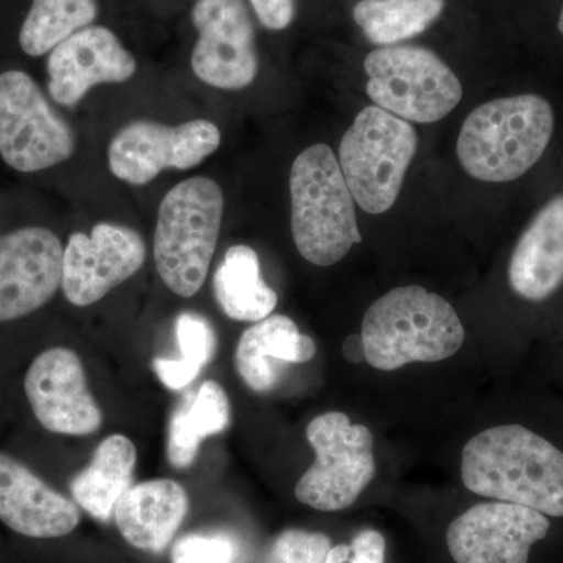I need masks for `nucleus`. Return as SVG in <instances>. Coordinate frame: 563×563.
Here are the masks:
<instances>
[{
  "label": "nucleus",
  "mask_w": 563,
  "mask_h": 563,
  "mask_svg": "<svg viewBox=\"0 0 563 563\" xmlns=\"http://www.w3.org/2000/svg\"><path fill=\"white\" fill-rule=\"evenodd\" d=\"M343 355L347 362L361 363L365 361V350L361 335H350L343 343Z\"/></svg>",
  "instance_id": "obj_31"
},
{
  "label": "nucleus",
  "mask_w": 563,
  "mask_h": 563,
  "mask_svg": "<svg viewBox=\"0 0 563 563\" xmlns=\"http://www.w3.org/2000/svg\"><path fill=\"white\" fill-rule=\"evenodd\" d=\"M136 448L129 437L110 435L96 450L92 461L70 483L74 503L96 520H110L118 501L132 487Z\"/></svg>",
  "instance_id": "obj_21"
},
{
  "label": "nucleus",
  "mask_w": 563,
  "mask_h": 563,
  "mask_svg": "<svg viewBox=\"0 0 563 563\" xmlns=\"http://www.w3.org/2000/svg\"><path fill=\"white\" fill-rule=\"evenodd\" d=\"M417 147L410 122L376 106L355 117L340 143L339 163L363 211L383 214L395 206Z\"/></svg>",
  "instance_id": "obj_6"
},
{
  "label": "nucleus",
  "mask_w": 563,
  "mask_h": 563,
  "mask_svg": "<svg viewBox=\"0 0 563 563\" xmlns=\"http://www.w3.org/2000/svg\"><path fill=\"white\" fill-rule=\"evenodd\" d=\"M192 24L198 41L191 68L218 90H243L258 73L254 22L244 0H196Z\"/></svg>",
  "instance_id": "obj_11"
},
{
  "label": "nucleus",
  "mask_w": 563,
  "mask_h": 563,
  "mask_svg": "<svg viewBox=\"0 0 563 563\" xmlns=\"http://www.w3.org/2000/svg\"><path fill=\"white\" fill-rule=\"evenodd\" d=\"M558 29H559V32H561V35L563 36V5H562L561 14H559Z\"/></svg>",
  "instance_id": "obj_32"
},
{
  "label": "nucleus",
  "mask_w": 563,
  "mask_h": 563,
  "mask_svg": "<svg viewBox=\"0 0 563 563\" xmlns=\"http://www.w3.org/2000/svg\"><path fill=\"white\" fill-rule=\"evenodd\" d=\"M187 492L177 481L132 485L114 507V521L125 542L141 551L162 553L188 514Z\"/></svg>",
  "instance_id": "obj_19"
},
{
  "label": "nucleus",
  "mask_w": 563,
  "mask_h": 563,
  "mask_svg": "<svg viewBox=\"0 0 563 563\" xmlns=\"http://www.w3.org/2000/svg\"><path fill=\"white\" fill-rule=\"evenodd\" d=\"M180 358H155L158 379L169 390H184L209 365L217 351L213 325L202 314L184 312L176 318Z\"/></svg>",
  "instance_id": "obj_26"
},
{
  "label": "nucleus",
  "mask_w": 563,
  "mask_h": 563,
  "mask_svg": "<svg viewBox=\"0 0 563 563\" xmlns=\"http://www.w3.org/2000/svg\"><path fill=\"white\" fill-rule=\"evenodd\" d=\"M258 21L269 31H284L295 20V0H250Z\"/></svg>",
  "instance_id": "obj_30"
},
{
  "label": "nucleus",
  "mask_w": 563,
  "mask_h": 563,
  "mask_svg": "<svg viewBox=\"0 0 563 563\" xmlns=\"http://www.w3.org/2000/svg\"><path fill=\"white\" fill-rule=\"evenodd\" d=\"M317 355L312 336L299 332L285 314H269L243 332L236 344L235 368L251 390L266 393L279 383L288 363H307Z\"/></svg>",
  "instance_id": "obj_20"
},
{
  "label": "nucleus",
  "mask_w": 563,
  "mask_h": 563,
  "mask_svg": "<svg viewBox=\"0 0 563 563\" xmlns=\"http://www.w3.org/2000/svg\"><path fill=\"white\" fill-rule=\"evenodd\" d=\"M24 391L36 421L60 435H90L102 426V410L88 390L84 363L68 347L36 355L24 377Z\"/></svg>",
  "instance_id": "obj_14"
},
{
  "label": "nucleus",
  "mask_w": 563,
  "mask_h": 563,
  "mask_svg": "<svg viewBox=\"0 0 563 563\" xmlns=\"http://www.w3.org/2000/svg\"><path fill=\"white\" fill-rule=\"evenodd\" d=\"M98 0H33L20 32L21 49L31 57L49 54L62 41L92 25Z\"/></svg>",
  "instance_id": "obj_25"
},
{
  "label": "nucleus",
  "mask_w": 563,
  "mask_h": 563,
  "mask_svg": "<svg viewBox=\"0 0 563 563\" xmlns=\"http://www.w3.org/2000/svg\"><path fill=\"white\" fill-rule=\"evenodd\" d=\"M291 233L299 254L317 266H332L362 243L355 201L328 144H313L290 172Z\"/></svg>",
  "instance_id": "obj_4"
},
{
  "label": "nucleus",
  "mask_w": 563,
  "mask_h": 563,
  "mask_svg": "<svg viewBox=\"0 0 563 563\" xmlns=\"http://www.w3.org/2000/svg\"><path fill=\"white\" fill-rule=\"evenodd\" d=\"M76 135L24 70L0 74V157L20 173H40L69 161Z\"/></svg>",
  "instance_id": "obj_9"
},
{
  "label": "nucleus",
  "mask_w": 563,
  "mask_h": 563,
  "mask_svg": "<svg viewBox=\"0 0 563 563\" xmlns=\"http://www.w3.org/2000/svg\"><path fill=\"white\" fill-rule=\"evenodd\" d=\"M307 440L317 459L296 484L298 501L321 512L352 506L376 473L372 431L342 412H328L310 422Z\"/></svg>",
  "instance_id": "obj_8"
},
{
  "label": "nucleus",
  "mask_w": 563,
  "mask_h": 563,
  "mask_svg": "<svg viewBox=\"0 0 563 563\" xmlns=\"http://www.w3.org/2000/svg\"><path fill=\"white\" fill-rule=\"evenodd\" d=\"M224 195L210 177H190L166 192L154 239L157 272L166 287L192 298L206 284L220 240Z\"/></svg>",
  "instance_id": "obj_5"
},
{
  "label": "nucleus",
  "mask_w": 563,
  "mask_h": 563,
  "mask_svg": "<svg viewBox=\"0 0 563 563\" xmlns=\"http://www.w3.org/2000/svg\"><path fill=\"white\" fill-rule=\"evenodd\" d=\"M240 548L228 533H190L172 551L173 563H235Z\"/></svg>",
  "instance_id": "obj_28"
},
{
  "label": "nucleus",
  "mask_w": 563,
  "mask_h": 563,
  "mask_svg": "<svg viewBox=\"0 0 563 563\" xmlns=\"http://www.w3.org/2000/svg\"><path fill=\"white\" fill-rule=\"evenodd\" d=\"M444 0H361L355 24L377 46H396L428 31L442 16Z\"/></svg>",
  "instance_id": "obj_24"
},
{
  "label": "nucleus",
  "mask_w": 563,
  "mask_h": 563,
  "mask_svg": "<svg viewBox=\"0 0 563 563\" xmlns=\"http://www.w3.org/2000/svg\"><path fill=\"white\" fill-rule=\"evenodd\" d=\"M144 262L146 243L139 232L99 222L90 235L69 236L63 252V292L73 306H91L135 276Z\"/></svg>",
  "instance_id": "obj_12"
},
{
  "label": "nucleus",
  "mask_w": 563,
  "mask_h": 563,
  "mask_svg": "<svg viewBox=\"0 0 563 563\" xmlns=\"http://www.w3.org/2000/svg\"><path fill=\"white\" fill-rule=\"evenodd\" d=\"M514 292L547 301L563 285V195L548 199L518 239L509 263Z\"/></svg>",
  "instance_id": "obj_18"
},
{
  "label": "nucleus",
  "mask_w": 563,
  "mask_h": 563,
  "mask_svg": "<svg viewBox=\"0 0 563 563\" xmlns=\"http://www.w3.org/2000/svg\"><path fill=\"white\" fill-rule=\"evenodd\" d=\"M365 361L380 372L413 362H442L465 342V329L454 307L420 287L393 288L376 299L362 321Z\"/></svg>",
  "instance_id": "obj_3"
},
{
  "label": "nucleus",
  "mask_w": 563,
  "mask_h": 563,
  "mask_svg": "<svg viewBox=\"0 0 563 563\" xmlns=\"http://www.w3.org/2000/svg\"><path fill=\"white\" fill-rule=\"evenodd\" d=\"M462 481L470 492L563 517V451L525 426L477 433L462 451Z\"/></svg>",
  "instance_id": "obj_1"
},
{
  "label": "nucleus",
  "mask_w": 563,
  "mask_h": 563,
  "mask_svg": "<svg viewBox=\"0 0 563 563\" xmlns=\"http://www.w3.org/2000/svg\"><path fill=\"white\" fill-rule=\"evenodd\" d=\"M547 515L512 503H481L455 518L446 543L455 563H528L550 532Z\"/></svg>",
  "instance_id": "obj_13"
},
{
  "label": "nucleus",
  "mask_w": 563,
  "mask_h": 563,
  "mask_svg": "<svg viewBox=\"0 0 563 563\" xmlns=\"http://www.w3.org/2000/svg\"><path fill=\"white\" fill-rule=\"evenodd\" d=\"M218 306L231 320L258 322L277 307V292L263 280L257 252L246 244L229 247L213 276Z\"/></svg>",
  "instance_id": "obj_22"
},
{
  "label": "nucleus",
  "mask_w": 563,
  "mask_h": 563,
  "mask_svg": "<svg viewBox=\"0 0 563 563\" xmlns=\"http://www.w3.org/2000/svg\"><path fill=\"white\" fill-rule=\"evenodd\" d=\"M135 57L102 25H88L49 52V95L63 107H76L92 87L122 84L136 73Z\"/></svg>",
  "instance_id": "obj_16"
},
{
  "label": "nucleus",
  "mask_w": 563,
  "mask_h": 563,
  "mask_svg": "<svg viewBox=\"0 0 563 563\" xmlns=\"http://www.w3.org/2000/svg\"><path fill=\"white\" fill-rule=\"evenodd\" d=\"M554 129V109L543 96L523 92L493 99L463 122L459 162L474 179L509 184L542 161Z\"/></svg>",
  "instance_id": "obj_2"
},
{
  "label": "nucleus",
  "mask_w": 563,
  "mask_h": 563,
  "mask_svg": "<svg viewBox=\"0 0 563 563\" xmlns=\"http://www.w3.org/2000/svg\"><path fill=\"white\" fill-rule=\"evenodd\" d=\"M331 548L325 533L288 529L276 537L265 563H324Z\"/></svg>",
  "instance_id": "obj_27"
},
{
  "label": "nucleus",
  "mask_w": 563,
  "mask_h": 563,
  "mask_svg": "<svg viewBox=\"0 0 563 563\" xmlns=\"http://www.w3.org/2000/svg\"><path fill=\"white\" fill-rule=\"evenodd\" d=\"M60 239L46 228L16 229L0 235V322L27 317L62 287Z\"/></svg>",
  "instance_id": "obj_15"
},
{
  "label": "nucleus",
  "mask_w": 563,
  "mask_h": 563,
  "mask_svg": "<svg viewBox=\"0 0 563 563\" xmlns=\"http://www.w3.org/2000/svg\"><path fill=\"white\" fill-rule=\"evenodd\" d=\"M387 543L383 533L366 529L354 537L351 544L332 547L324 563H385Z\"/></svg>",
  "instance_id": "obj_29"
},
{
  "label": "nucleus",
  "mask_w": 563,
  "mask_h": 563,
  "mask_svg": "<svg viewBox=\"0 0 563 563\" xmlns=\"http://www.w3.org/2000/svg\"><path fill=\"white\" fill-rule=\"evenodd\" d=\"M231 421L228 393L217 380H206L195 399L173 415L169 424L168 459L177 470L188 468L195 462L207 437L225 431Z\"/></svg>",
  "instance_id": "obj_23"
},
{
  "label": "nucleus",
  "mask_w": 563,
  "mask_h": 563,
  "mask_svg": "<svg viewBox=\"0 0 563 563\" xmlns=\"http://www.w3.org/2000/svg\"><path fill=\"white\" fill-rule=\"evenodd\" d=\"M79 506L27 465L0 453V523L32 540L63 539L80 525Z\"/></svg>",
  "instance_id": "obj_17"
},
{
  "label": "nucleus",
  "mask_w": 563,
  "mask_h": 563,
  "mask_svg": "<svg viewBox=\"0 0 563 563\" xmlns=\"http://www.w3.org/2000/svg\"><path fill=\"white\" fill-rule=\"evenodd\" d=\"M363 69L374 106L407 122L432 124L462 101L461 80L439 55L424 47H380L366 55Z\"/></svg>",
  "instance_id": "obj_7"
},
{
  "label": "nucleus",
  "mask_w": 563,
  "mask_h": 563,
  "mask_svg": "<svg viewBox=\"0 0 563 563\" xmlns=\"http://www.w3.org/2000/svg\"><path fill=\"white\" fill-rule=\"evenodd\" d=\"M220 144V129L211 121L180 125L132 121L110 141L109 168L117 179L141 187L165 169L187 172L201 165Z\"/></svg>",
  "instance_id": "obj_10"
}]
</instances>
